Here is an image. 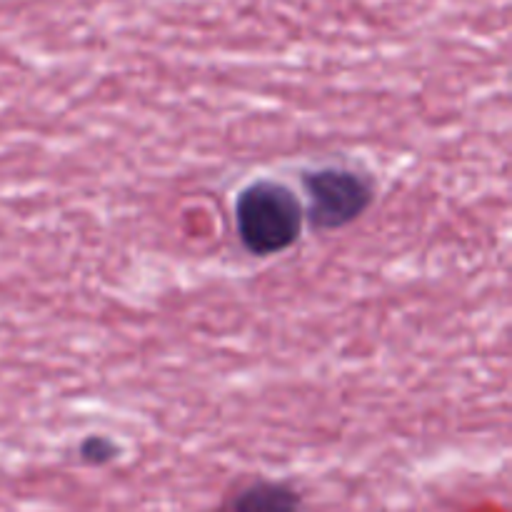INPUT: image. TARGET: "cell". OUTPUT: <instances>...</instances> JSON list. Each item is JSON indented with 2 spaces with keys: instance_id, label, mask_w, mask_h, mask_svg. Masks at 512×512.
<instances>
[{
  "instance_id": "obj_1",
  "label": "cell",
  "mask_w": 512,
  "mask_h": 512,
  "mask_svg": "<svg viewBox=\"0 0 512 512\" xmlns=\"http://www.w3.org/2000/svg\"><path fill=\"white\" fill-rule=\"evenodd\" d=\"M305 225V205L278 180L260 178L235 198V230L250 255L268 258L298 243Z\"/></svg>"
},
{
  "instance_id": "obj_3",
  "label": "cell",
  "mask_w": 512,
  "mask_h": 512,
  "mask_svg": "<svg viewBox=\"0 0 512 512\" xmlns=\"http://www.w3.org/2000/svg\"><path fill=\"white\" fill-rule=\"evenodd\" d=\"M215 512H305V498L288 480L255 478L230 490Z\"/></svg>"
},
{
  "instance_id": "obj_2",
  "label": "cell",
  "mask_w": 512,
  "mask_h": 512,
  "mask_svg": "<svg viewBox=\"0 0 512 512\" xmlns=\"http://www.w3.org/2000/svg\"><path fill=\"white\" fill-rule=\"evenodd\" d=\"M305 215L318 230H338L358 220L373 203V185L350 168H315L303 175Z\"/></svg>"
},
{
  "instance_id": "obj_4",
  "label": "cell",
  "mask_w": 512,
  "mask_h": 512,
  "mask_svg": "<svg viewBox=\"0 0 512 512\" xmlns=\"http://www.w3.org/2000/svg\"><path fill=\"white\" fill-rule=\"evenodd\" d=\"M78 455L83 463L100 468V465H108L118 458V445L110 438H103V435H88V438L80 443Z\"/></svg>"
}]
</instances>
